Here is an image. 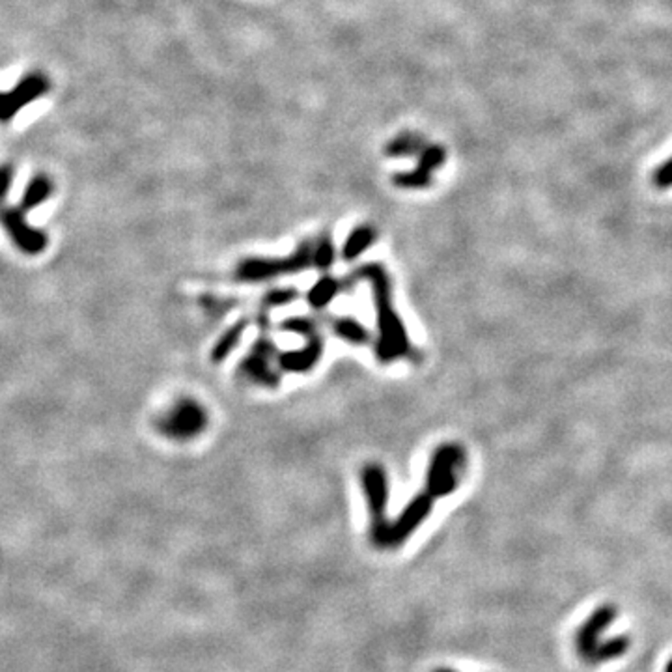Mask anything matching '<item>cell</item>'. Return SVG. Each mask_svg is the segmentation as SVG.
Wrapping results in <instances>:
<instances>
[{"label":"cell","instance_id":"1","mask_svg":"<svg viewBox=\"0 0 672 672\" xmlns=\"http://www.w3.org/2000/svg\"><path fill=\"white\" fill-rule=\"evenodd\" d=\"M357 279H368L373 290V299H376L378 309V321H380V340L376 345V354L380 361L390 363L400 357H406L411 350V344L406 333L404 323L396 316V310L390 301V282L387 279V273L381 265H366L361 275L357 273Z\"/></svg>","mask_w":672,"mask_h":672},{"label":"cell","instance_id":"2","mask_svg":"<svg viewBox=\"0 0 672 672\" xmlns=\"http://www.w3.org/2000/svg\"><path fill=\"white\" fill-rule=\"evenodd\" d=\"M434 501L435 497L425 489L415 497L404 510V514L398 517L392 525H389L387 521L372 523V542L381 547V550H390V547H398L404 543L409 538V534L417 527H420V523L428 517Z\"/></svg>","mask_w":672,"mask_h":672},{"label":"cell","instance_id":"3","mask_svg":"<svg viewBox=\"0 0 672 672\" xmlns=\"http://www.w3.org/2000/svg\"><path fill=\"white\" fill-rule=\"evenodd\" d=\"M310 265H314V248H310V245L305 243L293 256L286 260H245L236 271V279L246 282L265 281L279 275H290V273L305 271Z\"/></svg>","mask_w":672,"mask_h":672},{"label":"cell","instance_id":"4","mask_svg":"<svg viewBox=\"0 0 672 672\" xmlns=\"http://www.w3.org/2000/svg\"><path fill=\"white\" fill-rule=\"evenodd\" d=\"M465 463V452L458 444H443L432 456L426 491L437 497L451 495L458 486V470Z\"/></svg>","mask_w":672,"mask_h":672},{"label":"cell","instance_id":"5","mask_svg":"<svg viewBox=\"0 0 672 672\" xmlns=\"http://www.w3.org/2000/svg\"><path fill=\"white\" fill-rule=\"evenodd\" d=\"M49 90H51V81L47 75L40 71L24 75L10 92H0V123L12 121L15 114L38 102Z\"/></svg>","mask_w":672,"mask_h":672},{"label":"cell","instance_id":"6","mask_svg":"<svg viewBox=\"0 0 672 672\" xmlns=\"http://www.w3.org/2000/svg\"><path fill=\"white\" fill-rule=\"evenodd\" d=\"M208 425L204 408L193 400H182L161 418V430L172 439H191L201 434Z\"/></svg>","mask_w":672,"mask_h":672},{"label":"cell","instance_id":"7","mask_svg":"<svg viewBox=\"0 0 672 672\" xmlns=\"http://www.w3.org/2000/svg\"><path fill=\"white\" fill-rule=\"evenodd\" d=\"M24 211L19 208H3L0 210V224L8 232L12 241L27 255H40L47 248V236L41 230L32 228L24 217Z\"/></svg>","mask_w":672,"mask_h":672},{"label":"cell","instance_id":"8","mask_svg":"<svg viewBox=\"0 0 672 672\" xmlns=\"http://www.w3.org/2000/svg\"><path fill=\"white\" fill-rule=\"evenodd\" d=\"M286 331L297 333V335H305L307 336V347L303 352H291L286 355H281L279 363L284 370L291 372H305L316 366L319 355H321V338L312 327V323L305 318H293L284 321L282 326Z\"/></svg>","mask_w":672,"mask_h":672},{"label":"cell","instance_id":"9","mask_svg":"<svg viewBox=\"0 0 672 672\" xmlns=\"http://www.w3.org/2000/svg\"><path fill=\"white\" fill-rule=\"evenodd\" d=\"M616 618V607L613 605H602L597 607L588 618L585 624L578 630V637H576V646H578V652L581 656V659L585 661L592 650L597 646V639H600V635L605 632V628L611 624V622Z\"/></svg>","mask_w":672,"mask_h":672},{"label":"cell","instance_id":"10","mask_svg":"<svg viewBox=\"0 0 672 672\" xmlns=\"http://www.w3.org/2000/svg\"><path fill=\"white\" fill-rule=\"evenodd\" d=\"M273 352H275V347H273L269 340H258L253 354L243 361L239 368L243 372V376L251 378L253 381L264 383V385H277V378H275V373H273L271 363H269Z\"/></svg>","mask_w":672,"mask_h":672},{"label":"cell","instance_id":"11","mask_svg":"<svg viewBox=\"0 0 672 672\" xmlns=\"http://www.w3.org/2000/svg\"><path fill=\"white\" fill-rule=\"evenodd\" d=\"M363 482L366 489V499H368L372 521L373 523L383 521V514H385V506L389 499L387 479H385L383 469L378 465L366 467L363 472Z\"/></svg>","mask_w":672,"mask_h":672},{"label":"cell","instance_id":"12","mask_svg":"<svg viewBox=\"0 0 672 672\" xmlns=\"http://www.w3.org/2000/svg\"><path fill=\"white\" fill-rule=\"evenodd\" d=\"M428 144L426 137L417 131H402L385 144V156L389 157H418Z\"/></svg>","mask_w":672,"mask_h":672},{"label":"cell","instance_id":"13","mask_svg":"<svg viewBox=\"0 0 672 672\" xmlns=\"http://www.w3.org/2000/svg\"><path fill=\"white\" fill-rule=\"evenodd\" d=\"M630 646H632V641H630V637H624V635L609 639L605 642H597V646L585 661L588 665H597V663H605V661L616 659L620 656H624L630 650Z\"/></svg>","mask_w":672,"mask_h":672},{"label":"cell","instance_id":"14","mask_svg":"<svg viewBox=\"0 0 672 672\" xmlns=\"http://www.w3.org/2000/svg\"><path fill=\"white\" fill-rule=\"evenodd\" d=\"M373 239H376V230H373L372 227H368V224H363V227H357L350 237H347L344 248H342V256L344 260L352 262L355 260L363 251H366V248L373 243Z\"/></svg>","mask_w":672,"mask_h":672},{"label":"cell","instance_id":"15","mask_svg":"<svg viewBox=\"0 0 672 672\" xmlns=\"http://www.w3.org/2000/svg\"><path fill=\"white\" fill-rule=\"evenodd\" d=\"M53 193V182L49 180L47 176H36L29 185L27 189H24L22 193V198H21V208L24 211H31L34 210L36 206H40L41 202H45L49 196H51Z\"/></svg>","mask_w":672,"mask_h":672},{"label":"cell","instance_id":"16","mask_svg":"<svg viewBox=\"0 0 672 672\" xmlns=\"http://www.w3.org/2000/svg\"><path fill=\"white\" fill-rule=\"evenodd\" d=\"M245 329H246V319H241V321L236 323V326L232 329H228L227 333H224L222 338L215 345V350L211 354V359L215 363H220L224 357H227L234 350V347L237 345V342L241 340Z\"/></svg>","mask_w":672,"mask_h":672},{"label":"cell","instance_id":"17","mask_svg":"<svg viewBox=\"0 0 672 672\" xmlns=\"http://www.w3.org/2000/svg\"><path fill=\"white\" fill-rule=\"evenodd\" d=\"M432 182H434L432 174L422 170L420 166H415L413 170H408V172H398L392 178V184L402 189H425V187H430Z\"/></svg>","mask_w":672,"mask_h":672},{"label":"cell","instance_id":"18","mask_svg":"<svg viewBox=\"0 0 672 672\" xmlns=\"http://www.w3.org/2000/svg\"><path fill=\"white\" fill-rule=\"evenodd\" d=\"M333 331H335L340 338H344V340H347V342H352V344H359V345L370 340L368 331L361 326V323H357L355 319H350V318L336 319V321H335Z\"/></svg>","mask_w":672,"mask_h":672},{"label":"cell","instance_id":"19","mask_svg":"<svg viewBox=\"0 0 672 672\" xmlns=\"http://www.w3.org/2000/svg\"><path fill=\"white\" fill-rule=\"evenodd\" d=\"M417 161H418L417 166H420L422 170H426V172L432 174V172H435L437 168H441L444 165V161H446V149L441 144L428 142L425 146V149H422V152L418 154Z\"/></svg>","mask_w":672,"mask_h":672},{"label":"cell","instance_id":"20","mask_svg":"<svg viewBox=\"0 0 672 672\" xmlns=\"http://www.w3.org/2000/svg\"><path fill=\"white\" fill-rule=\"evenodd\" d=\"M338 282L335 279H321L309 293V303L314 309H323L327 303H331V299L338 291Z\"/></svg>","mask_w":672,"mask_h":672},{"label":"cell","instance_id":"21","mask_svg":"<svg viewBox=\"0 0 672 672\" xmlns=\"http://www.w3.org/2000/svg\"><path fill=\"white\" fill-rule=\"evenodd\" d=\"M335 260V248H333V243L323 239L319 241L316 246H314V265L316 267H321V269H327Z\"/></svg>","mask_w":672,"mask_h":672},{"label":"cell","instance_id":"22","mask_svg":"<svg viewBox=\"0 0 672 672\" xmlns=\"http://www.w3.org/2000/svg\"><path fill=\"white\" fill-rule=\"evenodd\" d=\"M652 184L658 189H670L672 187V157L667 159L659 168H656L654 176H652Z\"/></svg>","mask_w":672,"mask_h":672},{"label":"cell","instance_id":"23","mask_svg":"<svg viewBox=\"0 0 672 672\" xmlns=\"http://www.w3.org/2000/svg\"><path fill=\"white\" fill-rule=\"evenodd\" d=\"M12 180H13V166L12 165L0 166V210H3V204L6 201Z\"/></svg>","mask_w":672,"mask_h":672},{"label":"cell","instance_id":"24","mask_svg":"<svg viewBox=\"0 0 672 672\" xmlns=\"http://www.w3.org/2000/svg\"><path fill=\"white\" fill-rule=\"evenodd\" d=\"M293 297H295L293 290H277V291H273L265 297L264 305L265 307H281V305H286V303L293 301Z\"/></svg>","mask_w":672,"mask_h":672},{"label":"cell","instance_id":"25","mask_svg":"<svg viewBox=\"0 0 672 672\" xmlns=\"http://www.w3.org/2000/svg\"><path fill=\"white\" fill-rule=\"evenodd\" d=\"M665 672H672V659L667 663V667H665Z\"/></svg>","mask_w":672,"mask_h":672},{"label":"cell","instance_id":"26","mask_svg":"<svg viewBox=\"0 0 672 672\" xmlns=\"http://www.w3.org/2000/svg\"><path fill=\"white\" fill-rule=\"evenodd\" d=\"M434 672H454V670H451V668H437V670H434Z\"/></svg>","mask_w":672,"mask_h":672}]
</instances>
